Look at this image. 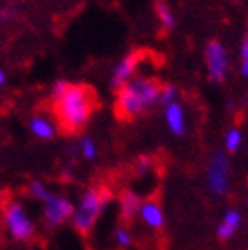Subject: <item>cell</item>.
Wrapping results in <instances>:
<instances>
[{
  "mask_svg": "<svg viewBox=\"0 0 248 250\" xmlns=\"http://www.w3.org/2000/svg\"><path fill=\"white\" fill-rule=\"evenodd\" d=\"M28 193L40 203H45L47 200L54 195V193L51 191V188L47 186L45 183H42V181H31L30 188H28Z\"/></svg>",
  "mask_w": 248,
  "mask_h": 250,
  "instance_id": "obj_15",
  "label": "cell"
},
{
  "mask_svg": "<svg viewBox=\"0 0 248 250\" xmlns=\"http://www.w3.org/2000/svg\"><path fill=\"white\" fill-rule=\"evenodd\" d=\"M113 195L108 188H87L75 203L71 214V226L80 234H89L101 217L104 207L111 202Z\"/></svg>",
  "mask_w": 248,
  "mask_h": 250,
  "instance_id": "obj_3",
  "label": "cell"
},
{
  "mask_svg": "<svg viewBox=\"0 0 248 250\" xmlns=\"http://www.w3.org/2000/svg\"><path fill=\"white\" fill-rule=\"evenodd\" d=\"M31 250H37V249H31Z\"/></svg>",
  "mask_w": 248,
  "mask_h": 250,
  "instance_id": "obj_27",
  "label": "cell"
},
{
  "mask_svg": "<svg viewBox=\"0 0 248 250\" xmlns=\"http://www.w3.org/2000/svg\"><path fill=\"white\" fill-rule=\"evenodd\" d=\"M68 87H70V83L66 82V80H58V82L52 85V89H51V96H52V99L54 101H58L59 98H62L64 96V92L68 90Z\"/></svg>",
  "mask_w": 248,
  "mask_h": 250,
  "instance_id": "obj_22",
  "label": "cell"
},
{
  "mask_svg": "<svg viewBox=\"0 0 248 250\" xmlns=\"http://www.w3.org/2000/svg\"><path fill=\"white\" fill-rule=\"evenodd\" d=\"M73 208L75 203L71 200L54 193L51 198L43 203V223H45L47 228L56 229V228L62 226L66 221H70Z\"/></svg>",
  "mask_w": 248,
  "mask_h": 250,
  "instance_id": "obj_7",
  "label": "cell"
},
{
  "mask_svg": "<svg viewBox=\"0 0 248 250\" xmlns=\"http://www.w3.org/2000/svg\"><path fill=\"white\" fill-rule=\"evenodd\" d=\"M241 223H243V215L238 208H229L224 215H222L221 223L217 226V238L221 242H227L240 231Z\"/></svg>",
  "mask_w": 248,
  "mask_h": 250,
  "instance_id": "obj_12",
  "label": "cell"
},
{
  "mask_svg": "<svg viewBox=\"0 0 248 250\" xmlns=\"http://www.w3.org/2000/svg\"><path fill=\"white\" fill-rule=\"evenodd\" d=\"M247 207H248V198H247Z\"/></svg>",
  "mask_w": 248,
  "mask_h": 250,
  "instance_id": "obj_25",
  "label": "cell"
},
{
  "mask_svg": "<svg viewBox=\"0 0 248 250\" xmlns=\"http://www.w3.org/2000/svg\"><path fill=\"white\" fill-rule=\"evenodd\" d=\"M162 85L155 78L137 77L117 90V115L124 120H132L146 113L153 104L160 101Z\"/></svg>",
  "mask_w": 248,
  "mask_h": 250,
  "instance_id": "obj_2",
  "label": "cell"
},
{
  "mask_svg": "<svg viewBox=\"0 0 248 250\" xmlns=\"http://www.w3.org/2000/svg\"><path fill=\"white\" fill-rule=\"evenodd\" d=\"M240 73L248 78V30L245 33L243 43L240 49Z\"/></svg>",
  "mask_w": 248,
  "mask_h": 250,
  "instance_id": "obj_21",
  "label": "cell"
},
{
  "mask_svg": "<svg viewBox=\"0 0 248 250\" xmlns=\"http://www.w3.org/2000/svg\"><path fill=\"white\" fill-rule=\"evenodd\" d=\"M141 203L143 200H141L139 193H136L134 189H122L118 195V212H120L122 221L132 223L134 219H137Z\"/></svg>",
  "mask_w": 248,
  "mask_h": 250,
  "instance_id": "obj_10",
  "label": "cell"
},
{
  "mask_svg": "<svg viewBox=\"0 0 248 250\" xmlns=\"http://www.w3.org/2000/svg\"><path fill=\"white\" fill-rule=\"evenodd\" d=\"M96 108V96L87 85H71L54 101V113L64 132L75 134L85 127Z\"/></svg>",
  "mask_w": 248,
  "mask_h": 250,
  "instance_id": "obj_1",
  "label": "cell"
},
{
  "mask_svg": "<svg viewBox=\"0 0 248 250\" xmlns=\"http://www.w3.org/2000/svg\"><path fill=\"white\" fill-rule=\"evenodd\" d=\"M78 151H80V155L83 156L85 160H94L97 156V146L90 137L83 136L80 139V143H78Z\"/></svg>",
  "mask_w": 248,
  "mask_h": 250,
  "instance_id": "obj_18",
  "label": "cell"
},
{
  "mask_svg": "<svg viewBox=\"0 0 248 250\" xmlns=\"http://www.w3.org/2000/svg\"><path fill=\"white\" fill-rule=\"evenodd\" d=\"M137 217L141 219V223H143L147 229H151V231H162L163 226H165V221H167L162 205H160V202L155 198L143 200Z\"/></svg>",
  "mask_w": 248,
  "mask_h": 250,
  "instance_id": "obj_8",
  "label": "cell"
},
{
  "mask_svg": "<svg viewBox=\"0 0 248 250\" xmlns=\"http://www.w3.org/2000/svg\"><path fill=\"white\" fill-rule=\"evenodd\" d=\"M2 224L14 242H30L35 238L37 226L24 203L20 200H7L2 208Z\"/></svg>",
  "mask_w": 248,
  "mask_h": 250,
  "instance_id": "obj_4",
  "label": "cell"
},
{
  "mask_svg": "<svg viewBox=\"0 0 248 250\" xmlns=\"http://www.w3.org/2000/svg\"><path fill=\"white\" fill-rule=\"evenodd\" d=\"M134 170H136V174H139V176H146V174H149V172L153 170V158L151 156H147V155H141L136 160Z\"/></svg>",
  "mask_w": 248,
  "mask_h": 250,
  "instance_id": "obj_20",
  "label": "cell"
},
{
  "mask_svg": "<svg viewBox=\"0 0 248 250\" xmlns=\"http://www.w3.org/2000/svg\"><path fill=\"white\" fill-rule=\"evenodd\" d=\"M113 236H115V243H117L120 249H128V247L134 243V236H132V231L127 226H117L113 231Z\"/></svg>",
  "mask_w": 248,
  "mask_h": 250,
  "instance_id": "obj_17",
  "label": "cell"
},
{
  "mask_svg": "<svg viewBox=\"0 0 248 250\" xmlns=\"http://www.w3.org/2000/svg\"><path fill=\"white\" fill-rule=\"evenodd\" d=\"M205 64L208 70L210 82H224L229 73V54L226 47L217 40L207 43L205 47Z\"/></svg>",
  "mask_w": 248,
  "mask_h": 250,
  "instance_id": "obj_6",
  "label": "cell"
},
{
  "mask_svg": "<svg viewBox=\"0 0 248 250\" xmlns=\"http://www.w3.org/2000/svg\"><path fill=\"white\" fill-rule=\"evenodd\" d=\"M28 127H30V132L33 136L42 141H51L56 134L54 124L45 117H33L30 120V124H28Z\"/></svg>",
  "mask_w": 248,
  "mask_h": 250,
  "instance_id": "obj_13",
  "label": "cell"
},
{
  "mask_svg": "<svg viewBox=\"0 0 248 250\" xmlns=\"http://www.w3.org/2000/svg\"><path fill=\"white\" fill-rule=\"evenodd\" d=\"M177 101V87L172 85V83H168V85L162 87V92H160V104H163V108L168 104H172V103Z\"/></svg>",
  "mask_w": 248,
  "mask_h": 250,
  "instance_id": "obj_19",
  "label": "cell"
},
{
  "mask_svg": "<svg viewBox=\"0 0 248 250\" xmlns=\"http://www.w3.org/2000/svg\"><path fill=\"white\" fill-rule=\"evenodd\" d=\"M163 117H165V124H167L168 130L175 137L184 136V132H186V109L181 103L175 101L172 104L165 106Z\"/></svg>",
  "mask_w": 248,
  "mask_h": 250,
  "instance_id": "obj_11",
  "label": "cell"
},
{
  "mask_svg": "<svg viewBox=\"0 0 248 250\" xmlns=\"http://www.w3.org/2000/svg\"><path fill=\"white\" fill-rule=\"evenodd\" d=\"M156 16H158L160 23H162V26L165 28V30H168V31L174 30L175 18L167 2H156Z\"/></svg>",
  "mask_w": 248,
  "mask_h": 250,
  "instance_id": "obj_14",
  "label": "cell"
},
{
  "mask_svg": "<svg viewBox=\"0 0 248 250\" xmlns=\"http://www.w3.org/2000/svg\"><path fill=\"white\" fill-rule=\"evenodd\" d=\"M158 2H163V0H158Z\"/></svg>",
  "mask_w": 248,
  "mask_h": 250,
  "instance_id": "obj_26",
  "label": "cell"
},
{
  "mask_svg": "<svg viewBox=\"0 0 248 250\" xmlns=\"http://www.w3.org/2000/svg\"><path fill=\"white\" fill-rule=\"evenodd\" d=\"M4 82H5V73H4V70L0 68V87L4 85Z\"/></svg>",
  "mask_w": 248,
  "mask_h": 250,
  "instance_id": "obj_24",
  "label": "cell"
},
{
  "mask_svg": "<svg viewBox=\"0 0 248 250\" xmlns=\"http://www.w3.org/2000/svg\"><path fill=\"white\" fill-rule=\"evenodd\" d=\"M207 189L213 198H224L231 186V164L224 151H215L210 156L205 172Z\"/></svg>",
  "mask_w": 248,
  "mask_h": 250,
  "instance_id": "obj_5",
  "label": "cell"
},
{
  "mask_svg": "<svg viewBox=\"0 0 248 250\" xmlns=\"http://www.w3.org/2000/svg\"><path fill=\"white\" fill-rule=\"evenodd\" d=\"M141 59V52H130L128 56H125L120 62H118L115 70H113L111 75V85L113 89H122L127 82H130L132 78H134V73H136L137 66H139Z\"/></svg>",
  "mask_w": 248,
  "mask_h": 250,
  "instance_id": "obj_9",
  "label": "cell"
},
{
  "mask_svg": "<svg viewBox=\"0 0 248 250\" xmlns=\"http://www.w3.org/2000/svg\"><path fill=\"white\" fill-rule=\"evenodd\" d=\"M9 18H11V12H9V11H0V23L7 21Z\"/></svg>",
  "mask_w": 248,
  "mask_h": 250,
  "instance_id": "obj_23",
  "label": "cell"
},
{
  "mask_svg": "<svg viewBox=\"0 0 248 250\" xmlns=\"http://www.w3.org/2000/svg\"><path fill=\"white\" fill-rule=\"evenodd\" d=\"M241 143H243V134H241L240 129H231L226 132L224 137V148L227 153H236L238 149L241 148Z\"/></svg>",
  "mask_w": 248,
  "mask_h": 250,
  "instance_id": "obj_16",
  "label": "cell"
}]
</instances>
